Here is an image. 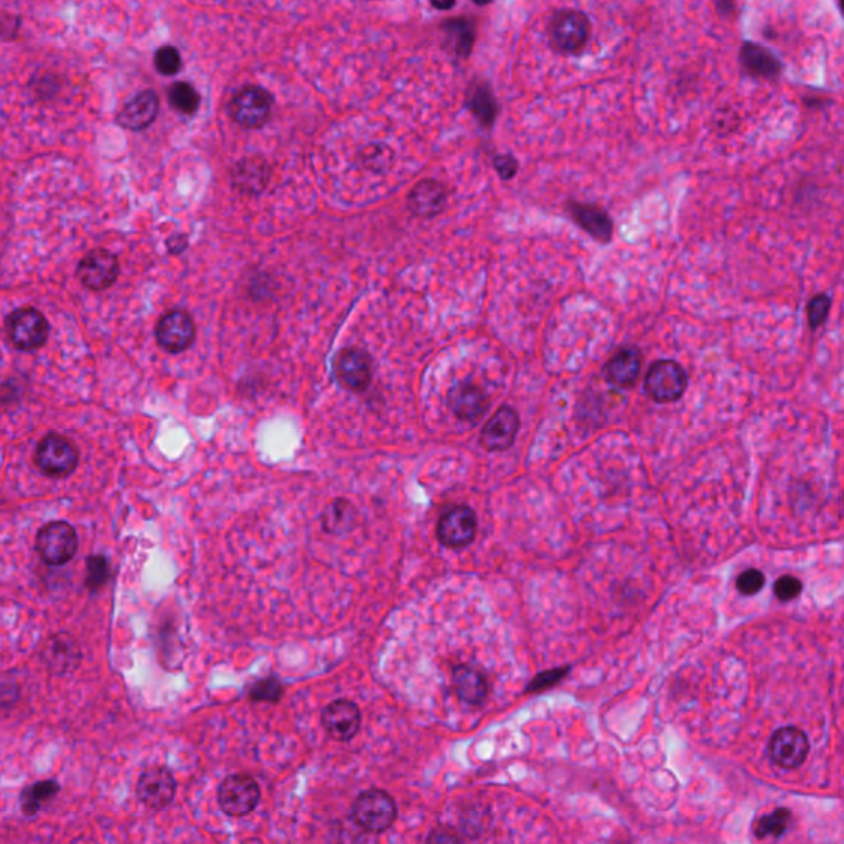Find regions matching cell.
<instances>
[{
    "instance_id": "obj_1",
    "label": "cell",
    "mask_w": 844,
    "mask_h": 844,
    "mask_svg": "<svg viewBox=\"0 0 844 844\" xmlns=\"http://www.w3.org/2000/svg\"><path fill=\"white\" fill-rule=\"evenodd\" d=\"M5 332L9 342L20 352H35L48 342L50 324L40 310L22 307L12 312L5 320Z\"/></svg>"
},
{
    "instance_id": "obj_2",
    "label": "cell",
    "mask_w": 844,
    "mask_h": 844,
    "mask_svg": "<svg viewBox=\"0 0 844 844\" xmlns=\"http://www.w3.org/2000/svg\"><path fill=\"white\" fill-rule=\"evenodd\" d=\"M35 548L43 563L60 568L75 558L78 551V535L70 523L52 521L38 531Z\"/></svg>"
},
{
    "instance_id": "obj_3",
    "label": "cell",
    "mask_w": 844,
    "mask_h": 844,
    "mask_svg": "<svg viewBox=\"0 0 844 844\" xmlns=\"http://www.w3.org/2000/svg\"><path fill=\"white\" fill-rule=\"evenodd\" d=\"M396 816V802L383 790H368L353 803V821L366 833H385L393 826Z\"/></svg>"
},
{
    "instance_id": "obj_4",
    "label": "cell",
    "mask_w": 844,
    "mask_h": 844,
    "mask_svg": "<svg viewBox=\"0 0 844 844\" xmlns=\"http://www.w3.org/2000/svg\"><path fill=\"white\" fill-rule=\"evenodd\" d=\"M78 460L80 457L73 442L55 432L43 437L35 449L38 470L53 479H63L73 474L78 467Z\"/></svg>"
},
{
    "instance_id": "obj_5",
    "label": "cell",
    "mask_w": 844,
    "mask_h": 844,
    "mask_svg": "<svg viewBox=\"0 0 844 844\" xmlns=\"http://www.w3.org/2000/svg\"><path fill=\"white\" fill-rule=\"evenodd\" d=\"M549 40L559 53H577L584 50L591 38V22L577 10H561L549 22Z\"/></svg>"
},
{
    "instance_id": "obj_6",
    "label": "cell",
    "mask_w": 844,
    "mask_h": 844,
    "mask_svg": "<svg viewBox=\"0 0 844 844\" xmlns=\"http://www.w3.org/2000/svg\"><path fill=\"white\" fill-rule=\"evenodd\" d=\"M688 388V375L680 363L660 360L653 363L645 378V391L657 403H675Z\"/></svg>"
},
{
    "instance_id": "obj_7",
    "label": "cell",
    "mask_w": 844,
    "mask_h": 844,
    "mask_svg": "<svg viewBox=\"0 0 844 844\" xmlns=\"http://www.w3.org/2000/svg\"><path fill=\"white\" fill-rule=\"evenodd\" d=\"M261 790L253 777L230 775L218 787V805L228 816H246L258 808Z\"/></svg>"
},
{
    "instance_id": "obj_8",
    "label": "cell",
    "mask_w": 844,
    "mask_h": 844,
    "mask_svg": "<svg viewBox=\"0 0 844 844\" xmlns=\"http://www.w3.org/2000/svg\"><path fill=\"white\" fill-rule=\"evenodd\" d=\"M272 98L261 86H246L231 99L230 116L244 129H259L271 118Z\"/></svg>"
},
{
    "instance_id": "obj_9",
    "label": "cell",
    "mask_w": 844,
    "mask_h": 844,
    "mask_svg": "<svg viewBox=\"0 0 844 844\" xmlns=\"http://www.w3.org/2000/svg\"><path fill=\"white\" fill-rule=\"evenodd\" d=\"M477 535V515L465 505H455L442 513L437 523V538L449 549L467 548Z\"/></svg>"
},
{
    "instance_id": "obj_10",
    "label": "cell",
    "mask_w": 844,
    "mask_h": 844,
    "mask_svg": "<svg viewBox=\"0 0 844 844\" xmlns=\"http://www.w3.org/2000/svg\"><path fill=\"white\" fill-rule=\"evenodd\" d=\"M76 276L90 291H106L118 281L119 261L109 249L96 248L81 259Z\"/></svg>"
},
{
    "instance_id": "obj_11",
    "label": "cell",
    "mask_w": 844,
    "mask_h": 844,
    "mask_svg": "<svg viewBox=\"0 0 844 844\" xmlns=\"http://www.w3.org/2000/svg\"><path fill=\"white\" fill-rule=\"evenodd\" d=\"M155 340L165 352L182 353L195 340V324L185 310H170L155 325Z\"/></svg>"
},
{
    "instance_id": "obj_12",
    "label": "cell",
    "mask_w": 844,
    "mask_h": 844,
    "mask_svg": "<svg viewBox=\"0 0 844 844\" xmlns=\"http://www.w3.org/2000/svg\"><path fill=\"white\" fill-rule=\"evenodd\" d=\"M177 782L165 767H149L142 772L137 782V797L146 807L162 810L174 800Z\"/></svg>"
},
{
    "instance_id": "obj_13",
    "label": "cell",
    "mask_w": 844,
    "mask_h": 844,
    "mask_svg": "<svg viewBox=\"0 0 844 844\" xmlns=\"http://www.w3.org/2000/svg\"><path fill=\"white\" fill-rule=\"evenodd\" d=\"M335 373H337L338 381L345 388L360 393V391L368 390V386L371 385L375 366L368 353L357 348H347L338 353L335 360Z\"/></svg>"
},
{
    "instance_id": "obj_14",
    "label": "cell",
    "mask_w": 844,
    "mask_h": 844,
    "mask_svg": "<svg viewBox=\"0 0 844 844\" xmlns=\"http://www.w3.org/2000/svg\"><path fill=\"white\" fill-rule=\"evenodd\" d=\"M451 686L455 698L469 706H482L490 694V681L485 671L472 663H459L452 668Z\"/></svg>"
},
{
    "instance_id": "obj_15",
    "label": "cell",
    "mask_w": 844,
    "mask_h": 844,
    "mask_svg": "<svg viewBox=\"0 0 844 844\" xmlns=\"http://www.w3.org/2000/svg\"><path fill=\"white\" fill-rule=\"evenodd\" d=\"M808 752H810V742L805 732L797 727L780 729L775 732L770 741V757L782 769H797L807 760Z\"/></svg>"
},
{
    "instance_id": "obj_16",
    "label": "cell",
    "mask_w": 844,
    "mask_h": 844,
    "mask_svg": "<svg viewBox=\"0 0 844 844\" xmlns=\"http://www.w3.org/2000/svg\"><path fill=\"white\" fill-rule=\"evenodd\" d=\"M322 726L333 739L347 742L357 736L362 726V713L353 701L337 699L322 711Z\"/></svg>"
},
{
    "instance_id": "obj_17",
    "label": "cell",
    "mask_w": 844,
    "mask_h": 844,
    "mask_svg": "<svg viewBox=\"0 0 844 844\" xmlns=\"http://www.w3.org/2000/svg\"><path fill=\"white\" fill-rule=\"evenodd\" d=\"M518 429H520L518 413L510 406H502L483 427L480 444L488 452L507 451L513 446Z\"/></svg>"
},
{
    "instance_id": "obj_18",
    "label": "cell",
    "mask_w": 844,
    "mask_h": 844,
    "mask_svg": "<svg viewBox=\"0 0 844 844\" xmlns=\"http://www.w3.org/2000/svg\"><path fill=\"white\" fill-rule=\"evenodd\" d=\"M447 406L462 421H477L487 413V394L472 383H459L447 394Z\"/></svg>"
},
{
    "instance_id": "obj_19",
    "label": "cell",
    "mask_w": 844,
    "mask_h": 844,
    "mask_svg": "<svg viewBox=\"0 0 844 844\" xmlns=\"http://www.w3.org/2000/svg\"><path fill=\"white\" fill-rule=\"evenodd\" d=\"M159 114V98L152 90L142 91L129 99L119 111L118 122L129 131H144Z\"/></svg>"
},
{
    "instance_id": "obj_20",
    "label": "cell",
    "mask_w": 844,
    "mask_h": 844,
    "mask_svg": "<svg viewBox=\"0 0 844 844\" xmlns=\"http://www.w3.org/2000/svg\"><path fill=\"white\" fill-rule=\"evenodd\" d=\"M569 215L581 226L587 235H591L599 243L607 244L614 235V223L609 213L589 203H569Z\"/></svg>"
},
{
    "instance_id": "obj_21",
    "label": "cell",
    "mask_w": 844,
    "mask_h": 844,
    "mask_svg": "<svg viewBox=\"0 0 844 844\" xmlns=\"http://www.w3.org/2000/svg\"><path fill=\"white\" fill-rule=\"evenodd\" d=\"M642 371V355L638 348H620L605 365V380L615 388H630L635 385Z\"/></svg>"
},
{
    "instance_id": "obj_22",
    "label": "cell",
    "mask_w": 844,
    "mask_h": 844,
    "mask_svg": "<svg viewBox=\"0 0 844 844\" xmlns=\"http://www.w3.org/2000/svg\"><path fill=\"white\" fill-rule=\"evenodd\" d=\"M446 188L436 180H422L411 190L408 208L414 216L432 218L439 215L446 205Z\"/></svg>"
},
{
    "instance_id": "obj_23",
    "label": "cell",
    "mask_w": 844,
    "mask_h": 844,
    "mask_svg": "<svg viewBox=\"0 0 844 844\" xmlns=\"http://www.w3.org/2000/svg\"><path fill=\"white\" fill-rule=\"evenodd\" d=\"M231 179L235 187L240 188L243 193H253V195L261 193L268 187V164L258 157L243 159L235 165V169L231 172Z\"/></svg>"
},
{
    "instance_id": "obj_24",
    "label": "cell",
    "mask_w": 844,
    "mask_h": 844,
    "mask_svg": "<svg viewBox=\"0 0 844 844\" xmlns=\"http://www.w3.org/2000/svg\"><path fill=\"white\" fill-rule=\"evenodd\" d=\"M45 658L50 670L61 675L78 665L81 653L78 652L75 640L68 633H57L50 640V645L45 648Z\"/></svg>"
},
{
    "instance_id": "obj_25",
    "label": "cell",
    "mask_w": 844,
    "mask_h": 844,
    "mask_svg": "<svg viewBox=\"0 0 844 844\" xmlns=\"http://www.w3.org/2000/svg\"><path fill=\"white\" fill-rule=\"evenodd\" d=\"M357 508L345 498H338L327 505L322 513V528L332 536L347 535L357 525Z\"/></svg>"
},
{
    "instance_id": "obj_26",
    "label": "cell",
    "mask_w": 844,
    "mask_h": 844,
    "mask_svg": "<svg viewBox=\"0 0 844 844\" xmlns=\"http://www.w3.org/2000/svg\"><path fill=\"white\" fill-rule=\"evenodd\" d=\"M741 61L751 75L760 78H775L782 70L779 58L767 48L755 45V43H744L741 50Z\"/></svg>"
},
{
    "instance_id": "obj_27",
    "label": "cell",
    "mask_w": 844,
    "mask_h": 844,
    "mask_svg": "<svg viewBox=\"0 0 844 844\" xmlns=\"http://www.w3.org/2000/svg\"><path fill=\"white\" fill-rule=\"evenodd\" d=\"M58 792H60V785H58L57 780H42V782H35V784L25 788L22 795H20V807H22V813H24L25 816L32 818V816H35L38 812H40V808L43 807V803L48 802V800H52L53 797H57Z\"/></svg>"
},
{
    "instance_id": "obj_28",
    "label": "cell",
    "mask_w": 844,
    "mask_h": 844,
    "mask_svg": "<svg viewBox=\"0 0 844 844\" xmlns=\"http://www.w3.org/2000/svg\"><path fill=\"white\" fill-rule=\"evenodd\" d=\"M447 33V45L459 57H469L474 47V29L465 20H449L444 24Z\"/></svg>"
},
{
    "instance_id": "obj_29",
    "label": "cell",
    "mask_w": 844,
    "mask_h": 844,
    "mask_svg": "<svg viewBox=\"0 0 844 844\" xmlns=\"http://www.w3.org/2000/svg\"><path fill=\"white\" fill-rule=\"evenodd\" d=\"M469 109L479 119L480 124L490 127L497 118V101L493 98L492 91L487 86L480 85L475 88L469 96Z\"/></svg>"
},
{
    "instance_id": "obj_30",
    "label": "cell",
    "mask_w": 844,
    "mask_h": 844,
    "mask_svg": "<svg viewBox=\"0 0 844 844\" xmlns=\"http://www.w3.org/2000/svg\"><path fill=\"white\" fill-rule=\"evenodd\" d=\"M169 103L175 111L192 116L200 108V94L190 83H175L170 86Z\"/></svg>"
},
{
    "instance_id": "obj_31",
    "label": "cell",
    "mask_w": 844,
    "mask_h": 844,
    "mask_svg": "<svg viewBox=\"0 0 844 844\" xmlns=\"http://www.w3.org/2000/svg\"><path fill=\"white\" fill-rule=\"evenodd\" d=\"M792 826V813L788 812L787 808H780L774 813L764 816L762 820L755 826V835L757 838H767V836L785 835L788 828Z\"/></svg>"
},
{
    "instance_id": "obj_32",
    "label": "cell",
    "mask_w": 844,
    "mask_h": 844,
    "mask_svg": "<svg viewBox=\"0 0 844 844\" xmlns=\"http://www.w3.org/2000/svg\"><path fill=\"white\" fill-rule=\"evenodd\" d=\"M86 587L91 592L103 589L109 581V561L104 556H91L86 561Z\"/></svg>"
},
{
    "instance_id": "obj_33",
    "label": "cell",
    "mask_w": 844,
    "mask_h": 844,
    "mask_svg": "<svg viewBox=\"0 0 844 844\" xmlns=\"http://www.w3.org/2000/svg\"><path fill=\"white\" fill-rule=\"evenodd\" d=\"M154 63L160 75L175 76L182 68V57L177 48L162 47L155 53Z\"/></svg>"
},
{
    "instance_id": "obj_34",
    "label": "cell",
    "mask_w": 844,
    "mask_h": 844,
    "mask_svg": "<svg viewBox=\"0 0 844 844\" xmlns=\"http://www.w3.org/2000/svg\"><path fill=\"white\" fill-rule=\"evenodd\" d=\"M831 299L826 294L813 297L810 304H808V324L813 330L818 329L825 324L828 315H830Z\"/></svg>"
},
{
    "instance_id": "obj_35",
    "label": "cell",
    "mask_w": 844,
    "mask_h": 844,
    "mask_svg": "<svg viewBox=\"0 0 844 844\" xmlns=\"http://www.w3.org/2000/svg\"><path fill=\"white\" fill-rule=\"evenodd\" d=\"M282 696V685L274 678L258 681L249 691V698L254 701H277Z\"/></svg>"
},
{
    "instance_id": "obj_36",
    "label": "cell",
    "mask_w": 844,
    "mask_h": 844,
    "mask_svg": "<svg viewBox=\"0 0 844 844\" xmlns=\"http://www.w3.org/2000/svg\"><path fill=\"white\" fill-rule=\"evenodd\" d=\"M764 584L765 577L759 569H747L737 577V591L741 592L742 596H754L762 591Z\"/></svg>"
},
{
    "instance_id": "obj_37",
    "label": "cell",
    "mask_w": 844,
    "mask_h": 844,
    "mask_svg": "<svg viewBox=\"0 0 844 844\" xmlns=\"http://www.w3.org/2000/svg\"><path fill=\"white\" fill-rule=\"evenodd\" d=\"M803 584L800 579L793 576H782L775 582L774 592L777 599L782 602L793 601L802 594Z\"/></svg>"
},
{
    "instance_id": "obj_38",
    "label": "cell",
    "mask_w": 844,
    "mask_h": 844,
    "mask_svg": "<svg viewBox=\"0 0 844 844\" xmlns=\"http://www.w3.org/2000/svg\"><path fill=\"white\" fill-rule=\"evenodd\" d=\"M493 165L503 180L513 179L518 172V160L513 155H498L493 160Z\"/></svg>"
},
{
    "instance_id": "obj_39",
    "label": "cell",
    "mask_w": 844,
    "mask_h": 844,
    "mask_svg": "<svg viewBox=\"0 0 844 844\" xmlns=\"http://www.w3.org/2000/svg\"><path fill=\"white\" fill-rule=\"evenodd\" d=\"M188 246V238L185 235H174L170 236L169 240H167V249H169L170 254H180L187 249Z\"/></svg>"
},
{
    "instance_id": "obj_40",
    "label": "cell",
    "mask_w": 844,
    "mask_h": 844,
    "mask_svg": "<svg viewBox=\"0 0 844 844\" xmlns=\"http://www.w3.org/2000/svg\"><path fill=\"white\" fill-rule=\"evenodd\" d=\"M432 7L437 10H451L455 0H431Z\"/></svg>"
},
{
    "instance_id": "obj_41",
    "label": "cell",
    "mask_w": 844,
    "mask_h": 844,
    "mask_svg": "<svg viewBox=\"0 0 844 844\" xmlns=\"http://www.w3.org/2000/svg\"><path fill=\"white\" fill-rule=\"evenodd\" d=\"M475 4L477 5H488L492 0H474Z\"/></svg>"
}]
</instances>
